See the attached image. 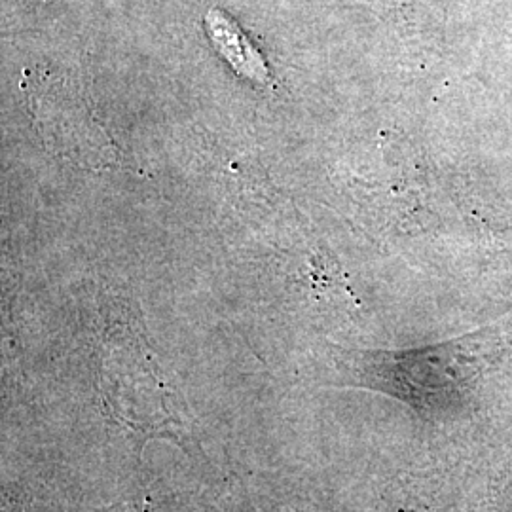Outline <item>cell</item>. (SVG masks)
Segmentation results:
<instances>
[{
    "label": "cell",
    "instance_id": "obj_1",
    "mask_svg": "<svg viewBox=\"0 0 512 512\" xmlns=\"http://www.w3.org/2000/svg\"><path fill=\"white\" fill-rule=\"evenodd\" d=\"M207 31L220 54L224 55L238 73L258 82L268 80V67L256 52L255 46L241 33L238 25L220 10L207 14Z\"/></svg>",
    "mask_w": 512,
    "mask_h": 512
}]
</instances>
